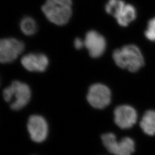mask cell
<instances>
[{"label":"cell","instance_id":"obj_1","mask_svg":"<svg viewBox=\"0 0 155 155\" xmlns=\"http://www.w3.org/2000/svg\"><path fill=\"white\" fill-rule=\"evenodd\" d=\"M113 59L117 66L130 72L137 71L144 66V58L136 45H125L113 51Z\"/></svg>","mask_w":155,"mask_h":155},{"label":"cell","instance_id":"obj_5","mask_svg":"<svg viewBox=\"0 0 155 155\" xmlns=\"http://www.w3.org/2000/svg\"><path fill=\"white\" fill-rule=\"evenodd\" d=\"M111 93L110 89L102 83L92 84L88 90L87 100L95 109H102L110 104Z\"/></svg>","mask_w":155,"mask_h":155},{"label":"cell","instance_id":"obj_4","mask_svg":"<svg viewBox=\"0 0 155 155\" xmlns=\"http://www.w3.org/2000/svg\"><path fill=\"white\" fill-rule=\"evenodd\" d=\"M101 140L106 149L114 155H132L135 150V143L130 137H124L120 141L112 133L104 134Z\"/></svg>","mask_w":155,"mask_h":155},{"label":"cell","instance_id":"obj_2","mask_svg":"<svg viewBox=\"0 0 155 155\" xmlns=\"http://www.w3.org/2000/svg\"><path fill=\"white\" fill-rule=\"evenodd\" d=\"M71 0H46L41 11L50 22L56 25H64L72 14Z\"/></svg>","mask_w":155,"mask_h":155},{"label":"cell","instance_id":"obj_10","mask_svg":"<svg viewBox=\"0 0 155 155\" xmlns=\"http://www.w3.org/2000/svg\"><path fill=\"white\" fill-rule=\"evenodd\" d=\"M21 63L27 71L30 72H44L49 64L47 56L41 53H31L22 56Z\"/></svg>","mask_w":155,"mask_h":155},{"label":"cell","instance_id":"obj_9","mask_svg":"<svg viewBox=\"0 0 155 155\" xmlns=\"http://www.w3.org/2000/svg\"><path fill=\"white\" fill-rule=\"evenodd\" d=\"M114 120L117 125L123 129H129L136 124L137 113L132 106L121 105L117 107L114 111Z\"/></svg>","mask_w":155,"mask_h":155},{"label":"cell","instance_id":"obj_8","mask_svg":"<svg viewBox=\"0 0 155 155\" xmlns=\"http://www.w3.org/2000/svg\"><path fill=\"white\" fill-rule=\"evenodd\" d=\"M84 47L89 51V55L93 58L102 55L106 48V40L98 32L91 30L87 32L84 40Z\"/></svg>","mask_w":155,"mask_h":155},{"label":"cell","instance_id":"obj_11","mask_svg":"<svg viewBox=\"0 0 155 155\" xmlns=\"http://www.w3.org/2000/svg\"><path fill=\"white\" fill-rule=\"evenodd\" d=\"M137 17V11L134 6L126 4L114 18L118 24L122 27H127Z\"/></svg>","mask_w":155,"mask_h":155},{"label":"cell","instance_id":"obj_13","mask_svg":"<svg viewBox=\"0 0 155 155\" xmlns=\"http://www.w3.org/2000/svg\"><path fill=\"white\" fill-rule=\"evenodd\" d=\"M20 27L22 33L27 36H32L38 31L37 23L31 17H24L20 21Z\"/></svg>","mask_w":155,"mask_h":155},{"label":"cell","instance_id":"obj_15","mask_svg":"<svg viewBox=\"0 0 155 155\" xmlns=\"http://www.w3.org/2000/svg\"><path fill=\"white\" fill-rule=\"evenodd\" d=\"M144 35L147 40L151 42H155V16L148 21Z\"/></svg>","mask_w":155,"mask_h":155},{"label":"cell","instance_id":"obj_12","mask_svg":"<svg viewBox=\"0 0 155 155\" xmlns=\"http://www.w3.org/2000/svg\"><path fill=\"white\" fill-rule=\"evenodd\" d=\"M140 127L147 135L155 134V111L148 110L145 112L140 121Z\"/></svg>","mask_w":155,"mask_h":155},{"label":"cell","instance_id":"obj_6","mask_svg":"<svg viewBox=\"0 0 155 155\" xmlns=\"http://www.w3.org/2000/svg\"><path fill=\"white\" fill-rule=\"evenodd\" d=\"M21 41L15 38H4L0 41V61L8 63L16 60L24 50Z\"/></svg>","mask_w":155,"mask_h":155},{"label":"cell","instance_id":"obj_16","mask_svg":"<svg viewBox=\"0 0 155 155\" xmlns=\"http://www.w3.org/2000/svg\"><path fill=\"white\" fill-rule=\"evenodd\" d=\"M84 46V41L79 38H77L74 40V47L78 50H81Z\"/></svg>","mask_w":155,"mask_h":155},{"label":"cell","instance_id":"obj_3","mask_svg":"<svg viewBox=\"0 0 155 155\" xmlns=\"http://www.w3.org/2000/svg\"><path fill=\"white\" fill-rule=\"evenodd\" d=\"M3 98L10 103L13 110H19L28 104L31 98V90L27 84L18 81H13L2 92Z\"/></svg>","mask_w":155,"mask_h":155},{"label":"cell","instance_id":"obj_14","mask_svg":"<svg viewBox=\"0 0 155 155\" xmlns=\"http://www.w3.org/2000/svg\"><path fill=\"white\" fill-rule=\"evenodd\" d=\"M127 3L124 0H108L105 5V11L115 18Z\"/></svg>","mask_w":155,"mask_h":155},{"label":"cell","instance_id":"obj_7","mask_svg":"<svg viewBox=\"0 0 155 155\" xmlns=\"http://www.w3.org/2000/svg\"><path fill=\"white\" fill-rule=\"evenodd\" d=\"M27 129L31 140L37 143H42L47 139L48 133V124L45 118L39 115L29 117Z\"/></svg>","mask_w":155,"mask_h":155}]
</instances>
